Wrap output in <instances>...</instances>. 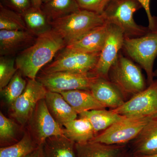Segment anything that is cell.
I'll return each instance as SVG.
<instances>
[{
  "label": "cell",
  "mask_w": 157,
  "mask_h": 157,
  "mask_svg": "<svg viewBox=\"0 0 157 157\" xmlns=\"http://www.w3.org/2000/svg\"><path fill=\"white\" fill-rule=\"evenodd\" d=\"M66 46L63 39L52 29L38 36L33 45L16 56V67L23 76L36 79L39 70Z\"/></svg>",
  "instance_id": "1"
},
{
  "label": "cell",
  "mask_w": 157,
  "mask_h": 157,
  "mask_svg": "<svg viewBox=\"0 0 157 157\" xmlns=\"http://www.w3.org/2000/svg\"><path fill=\"white\" fill-rule=\"evenodd\" d=\"M106 23L102 14L81 9L51 21L52 29L63 39L67 45Z\"/></svg>",
  "instance_id": "2"
},
{
  "label": "cell",
  "mask_w": 157,
  "mask_h": 157,
  "mask_svg": "<svg viewBox=\"0 0 157 157\" xmlns=\"http://www.w3.org/2000/svg\"><path fill=\"white\" fill-rule=\"evenodd\" d=\"M141 8L137 0H110L102 15L106 23L120 28L125 38H136L150 31L148 27L139 25L134 19V13Z\"/></svg>",
  "instance_id": "3"
},
{
  "label": "cell",
  "mask_w": 157,
  "mask_h": 157,
  "mask_svg": "<svg viewBox=\"0 0 157 157\" xmlns=\"http://www.w3.org/2000/svg\"><path fill=\"white\" fill-rule=\"evenodd\" d=\"M108 79L119 89L125 98H132L146 88L140 68L120 52L109 70Z\"/></svg>",
  "instance_id": "4"
},
{
  "label": "cell",
  "mask_w": 157,
  "mask_h": 157,
  "mask_svg": "<svg viewBox=\"0 0 157 157\" xmlns=\"http://www.w3.org/2000/svg\"><path fill=\"white\" fill-rule=\"evenodd\" d=\"M122 49L146 72L148 85L154 81V64L157 56V31L141 36L124 38Z\"/></svg>",
  "instance_id": "5"
},
{
  "label": "cell",
  "mask_w": 157,
  "mask_h": 157,
  "mask_svg": "<svg viewBox=\"0 0 157 157\" xmlns=\"http://www.w3.org/2000/svg\"><path fill=\"white\" fill-rule=\"evenodd\" d=\"M100 54L83 53L64 48L53 62L45 67L42 73L58 72L90 73L95 68Z\"/></svg>",
  "instance_id": "6"
},
{
  "label": "cell",
  "mask_w": 157,
  "mask_h": 157,
  "mask_svg": "<svg viewBox=\"0 0 157 157\" xmlns=\"http://www.w3.org/2000/svg\"><path fill=\"white\" fill-rule=\"evenodd\" d=\"M153 117H126L98 134L91 141L107 144H126L137 137Z\"/></svg>",
  "instance_id": "7"
},
{
  "label": "cell",
  "mask_w": 157,
  "mask_h": 157,
  "mask_svg": "<svg viewBox=\"0 0 157 157\" xmlns=\"http://www.w3.org/2000/svg\"><path fill=\"white\" fill-rule=\"evenodd\" d=\"M111 110L128 117H157V80H154L148 87L126 101L121 107Z\"/></svg>",
  "instance_id": "8"
},
{
  "label": "cell",
  "mask_w": 157,
  "mask_h": 157,
  "mask_svg": "<svg viewBox=\"0 0 157 157\" xmlns=\"http://www.w3.org/2000/svg\"><path fill=\"white\" fill-rule=\"evenodd\" d=\"M98 76L91 73L58 72L43 74L37 76L40 82L49 91L60 93L74 90H90Z\"/></svg>",
  "instance_id": "9"
},
{
  "label": "cell",
  "mask_w": 157,
  "mask_h": 157,
  "mask_svg": "<svg viewBox=\"0 0 157 157\" xmlns=\"http://www.w3.org/2000/svg\"><path fill=\"white\" fill-rule=\"evenodd\" d=\"M47 92L36 79H29L22 94L10 106L11 116L21 126L25 125L38 102L45 99Z\"/></svg>",
  "instance_id": "10"
},
{
  "label": "cell",
  "mask_w": 157,
  "mask_h": 157,
  "mask_svg": "<svg viewBox=\"0 0 157 157\" xmlns=\"http://www.w3.org/2000/svg\"><path fill=\"white\" fill-rule=\"evenodd\" d=\"M27 124L28 131L39 146L42 145L48 137L64 135L62 126L48 111L45 99L38 102Z\"/></svg>",
  "instance_id": "11"
},
{
  "label": "cell",
  "mask_w": 157,
  "mask_h": 157,
  "mask_svg": "<svg viewBox=\"0 0 157 157\" xmlns=\"http://www.w3.org/2000/svg\"><path fill=\"white\" fill-rule=\"evenodd\" d=\"M124 38L123 31L120 28L109 24L108 35L100 58L91 74L108 79L109 70L117 59L120 51L123 48Z\"/></svg>",
  "instance_id": "12"
},
{
  "label": "cell",
  "mask_w": 157,
  "mask_h": 157,
  "mask_svg": "<svg viewBox=\"0 0 157 157\" xmlns=\"http://www.w3.org/2000/svg\"><path fill=\"white\" fill-rule=\"evenodd\" d=\"M36 36L28 30H0V55L14 57L33 44Z\"/></svg>",
  "instance_id": "13"
},
{
  "label": "cell",
  "mask_w": 157,
  "mask_h": 157,
  "mask_svg": "<svg viewBox=\"0 0 157 157\" xmlns=\"http://www.w3.org/2000/svg\"><path fill=\"white\" fill-rule=\"evenodd\" d=\"M90 90L100 103L110 109L118 108L126 101L119 89L107 78L97 77L91 86Z\"/></svg>",
  "instance_id": "14"
},
{
  "label": "cell",
  "mask_w": 157,
  "mask_h": 157,
  "mask_svg": "<svg viewBox=\"0 0 157 157\" xmlns=\"http://www.w3.org/2000/svg\"><path fill=\"white\" fill-rule=\"evenodd\" d=\"M109 24L106 23L88 32L75 42L67 45L66 49L83 53L101 52L108 35Z\"/></svg>",
  "instance_id": "15"
},
{
  "label": "cell",
  "mask_w": 157,
  "mask_h": 157,
  "mask_svg": "<svg viewBox=\"0 0 157 157\" xmlns=\"http://www.w3.org/2000/svg\"><path fill=\"white\" fill-rule=\"evenodd\" d=\"M131 152L136 156L157 154V117L152 118L132 140Z\"/></svg>",
  "instance_id": "16"
},
{
  "label": "cell",
  "mask_w": 157,
  "mask_h": 157,
  "mask_svg": "<svg viewBox=\"0 0 157 157\" xmlns=\"http://www.w3.org/2000/svg\"><path fill=\"white\" fill-rule=\"evenodd\" d=\"M126 152V144H107L93 141L76 143V157H121Z\"/></svg>",
  "instance_id": "17"
},
{
  "label": "cell",
  "mask_w": 157,
  "mask_h": 157,
  "mask_svg": "<svg viewBox=\"0 0 157 157\" xmlns=\"http://www.w3.org/2000/svg\"><path fill=\"white\" fill-rule=\"evenodd\" d=\"M45 100L50 114L61 126L77 118L78 113L59 93L48 91Z\"/></svg>",
  "instance_id": "18"
},
{
  "label": "cell",
  "mask_w": 157,
  "mask_h": 157,
  "mask_svg": "<svg viewBox=\"0 0 157 157\" xmlns=\"http://www.w3.org/2000/svg\"><path fill=\"white\" fill-rule=\"evenodd\" d=\"M59 94L78 114L94 109H106L90 90H71Z\"/></svg>",
  "instance_id": "19"
},
{
  "label": "cell",
  "mask_w": 157,
  "mask_h": 157,
  "mask_svg": "<svg viewBox=\"0 0 157 157\" xmlns=\"http://www.w3.org/2000/svg\"><path fill=\"white\" fill-rule=\"evenodd\" d=\"M42 147L45 157H76V143L64 135L48 137Z\"/></svg>",
  "instance_id": "20"
},
{
  "label": "cell",
  "mask_w": 157,
  "mask_h": 157,
  "mask_svg": "<svg viewBox=\"0 0 157 157\" xmlns=\"http://www.w3.org/2000/svg\"><path fill=\"white\" fill-rule=\"evenodd\" d=\"M63 126L64 135L76 143L88 142L96 136L92 126L85 118L70 121Z\"/></svg>",
  "instance_id": "21"
},
{
  "label": "cell",
  "mask_w": 157,
  "mask_h": 157,
  "mask_svg": "<svg viewBox=\"0 0 157 157\" xmlns=\"http://www.w3.org/2000/svg\"><path fill=\"white\" fill-rule=\"evenodd\" d=\"M80 117H84L89 121L92 126L95 135L102 132L113 124L126 117L113 112L111 109H94L82 113L78 114Z\"/></svg>",
  "instance_id": "22"
},
{
  "label": "cell",
  "mask_w": 157,
  "mask_h": 157,
  "mask_svg": "<svg viewBox=\"0 0 157 157\" xmlns=\"http://www.w3.org/2000/svg\"><path fill=\"white\" fill-rule=\"evenodd\" d=\"M21 14L27 30L36 36L52 29L50 20L41 8L32 6Z\"/></svg>",
  "instance_id": "23"
},
{
  "label": "cell",
  "mask_w": 157,
  "mask_h": 157,
  "mask_svg": "<svg viewBox=\"0 0 157 157\" xmlns=\"http://www.w3.org/2000/svg\"><path fill=\"white\" fill-rule=\"evenodd\" d=\"M39 146L36 143L28 131L21 139L9 146L1 147L0 157H27Z\"/></svg>",
  "instance_id": "24"
},
{
  "label": "cell",
  "mask_w": 157,
  "mask_h": 157,
  "mask_svg": "<svg viewBox=\"0 0 157 157\" xmlns=\"http://www.w3.org/2000/svg\"><path fill=\"white\" fill-rule=\"evenodd\" d=\"M41 8L51 21L65 17L80 9L76 0H52L42 4Z\"/></svg>",
  "instance_id": "25"
},
{
  "label": "cell",
  "mask_w": 157,
  "mask_h": 157,
  "mask_svg": "<svg viewBox=\"0 0 157 157\" xmlns=\"http://www.w3.org/2000/svg\"><path fill=\"white\" fill-rule=\"evenodd\" d=\"M11 119L0 112V144L1 147L12 145L19 141L20 126Z\"/></svg>",
  "instance_id": "26"
},
{
  "label": "cell",
  "mask_w": 157,
  "mask_h": 157,
  "mask_svg": "<svg viewBox=\"0 0 157 157\" xmlns=\"http://www.w3.org/2000/svg\"><path fill=\"white\" fill-rule=\"evenodd\" d=\"M27 30L21 14L0 4V30Z\"/></svg>",
  "instance_id": "27"
},
{
  "label": "cell",
  "mask_w": 157,
  "mask_h": 157,
  "mask_svg": "<svg viewBox=\"0 0 157 157\" xmlns=\"http://www.w3.org/2000/svg\"><path fill=\"white\" fill-rule=\"evenodd\" d=\"M22 76L21 73L17 70L10 82L1 90V94L9 106L22 94L25 90L27 82Z\"/></svg>",
  "instance_id": "28"
},
{
  "label": "cell",
  "mask_w": 157,
  "mask_h": 157,
  "mask_svg": "<svg viewBox=\"0 0 157 157\" xmlns=\"http://www.w3.org/2000/svg\"><path fill=\"white\" fill-rule=\"evenodd\" d=\"M17 69L15 65V57L1 56L0 57V90L10 82Z\"/></svg>",
  "instance_id": "29"
},
{
  "label": "cell",
  "mask_w": 157,
  "mask_h": 157,
  "mask_svg": "<svg viewBox=\"0 0 157 157\" xmlns=\"http://www.w3.org/2000/svg\"><path fill=\"white\" fill-rule=\"evenodd\" d=\"M79 8L102 14L110 0H76Z\"/></svg>",
  "instance_id": "30"
},
{
  "label": "cell",
  "mask_w": 157,
  "mask_h": 157,
  "mask_svg": "<svg viewBox=\"0 0 157 157\" xmlns=\"http://www.w3.org/2000/svg\"><path fill=\"white\" fill-rule=\"evenodd\" d=\"M1 4L22 14L33 6L32 0H1Z\"/></svg>",
  "instance_id": "31"
},
{
  "label": "cell",
  "mask_w": 157,
  "mask_h": 157,
  "mask_svg": "<svg viewBox=\"0 0 157 157\" xmlns=\"http://www.w3.org/2000/svg\"><path fill=\"white\" fill-rule=\"evenodd\" d=\"M141 4L147 15L148 20V28L150 31H157V17L153 16L151 12V0H137Z\"/></svg>",
  "instance_id": "32"
},
{
  "label": "cell",
  "mask_w": 157,
  "mask_h": 157,
  "mask_svg": "<svg viewBox=\"0 0 157 157\" xmlns=\"http://www.w3.org/2000/svg\"><path fill=\"white\" fill-rule=\"evenodd\" d=\"M27 157H45L42 145L39 146L37 149L29 155Z\"/></svg>",
  "instance_id": "33"
},
{
  "label": "cell",
  "mask_w": 157,
  "mask_h": 157,
  "mask_svg": "<svg viewBox=\"0 0 157 157\" xmlns=\"http://www.w3.org/2000/svg\"><path fill=\"white\" fill-rule=\"evenodd\" d=\"M33 6L37 8H41L42 5V0H32Z\"/></svg>",
  "instance_id": "34"
},
{
  "label": "cell",
  "mask_w": 157,
  "mask_h": 157,
  "mask_svg": "<svg viewBox=\"0 0 157 157\" xmlns=\"http://www.w3.org/2000/svg\"><path fill=\"white\" fill-rule=\"evenodd\" d=\"M121 157H137L134 154L132 153V152H126Z\"/></svg>",
  "instance_id": "35"
},
{
  "label": "cell",
  "mask_w": 157,
  "mask_h": 157,
  "mask_svg": "<svg viewBox=\"0 0 157 157\" xmlns=\"http://www.w3.org/2000/svg\"><path fill=\"white\" fill-rule=\"evenodd\" d=\"M137 157H157V154L152 155L143 156H136Z\"/></svg>",
  "instance_id": "36"
},
{
  "label": "cell",
  "mask_w": 157,
  "mask_h": 157,
  "mask_svg": "<svg viewBox=\"0 0 157 157\" xmlns=\"http://www.w3.org/2000/svg\"><path fill=\"white\" fill-rule=\"evenodd\" d=\"M51 1H52V0H42V4H45V3H48Z\"/></svg>",
  "instance_id": "37"
},
{
  "label": "cell",
  "mask_w": 157,
  "mask_h": 157,
  "mask_svg": "<svg viewBox=\"0 0 157 157\" xmlns=\"http://www.w3.org/2000/svg\"><path fill=\"white\" fill-rule=\"evenodd\" d=\"M154 77H155L157 78V69L154 72Z\"/></svg>",
  "instance_id": "38"
}]
</instances>
